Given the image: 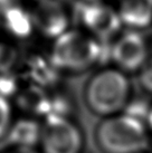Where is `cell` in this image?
Here are the masks:
<instances>
[{"mask_svg": "<svg viewBox=\"0 0 152 153\" xmlns=\"http://www.w3.org/2000/svg\"><path fill=\"white\" fill-rule=\"evenodd\" d=\"M131 89L125 73L118 68H104L86 81L83 101L92 114L105 119L124 111L131 98Z\"/></svg>", "mask_w": 152, "mask_h": 153, "instance_id": "cell-1", "label": "cell"}, {"mask_svg": "<svg viewBox=\"0 0 152 153\" xmlns=\"http://www.w3.org/2000/svg\"><path fill=\"white\" fill-rule=\"evenodd\" d=\"M110 58V46L83 30H67L55 39L51 60L60 72L82 73Z\"/></svg>", "mask_w": 152, "mask_h": 153, "instance_id": "cell-2", "label": "cell"}, {"mask_svg": "<svg viewBox=\"0 0 152 153\" xmlns=\"http://www.w3.org/2000/svg\"><path fill=\"white\" fill-rule=\"evenodd\" d=\"M93 137L101 153H142L150 145L145 123L125 114L100 121L95 125Z\"/></svg>", "mask_w": 152, "mask_h": 153, "instance_id": "cell-3", "label": "cell"}, {"mask_svg": "<svg viewBox=\"0 0 152 153\" xmlns=\"http://www.w3.org/2000/svg\"><path fill=\"white\" fill-rule=\"evenodd\" d=\"M75 19L83 31L103 43L116 36L122 26L118 10L101 0L80 2L75 7Z\"/></svg>", "mask_w": 152, "mask_h": 153, "instance_id": "cell-4", "label": "cell"}, {"mask_svg": "<svg viewBox=\"0 0 152 153\" xmlns=\"http://www.w3.org/2000/svg\"><path fill=\"white\" fill-rule=\"evenodd\" d=\"M39 143L42 153H82L84 136L68 116L51 115L42 125Z\"/></svg>", "mask_w": 152, "mask_h": 153, "instance_id": "cell-5", "label": "cell"}, {"mask_svg": "<svg viewBox=\"0 0 152 153\" xmlns=\"http://www.w3.org/2000/svg\"><path fill=\"white\" fill-rule=\"evenodd\" d=\"M110 58L123 73L140 72L149 59L147 42L139 31L127 30L110 45Z\"/></svg>", "mask_w": 152, "mask_h": 153, "instance_id": "cell-6", "label": "cell"}, {"mask_svg": "<svg viewBox=\"0 0 152 153\" xmlns=\"http://www.w3.org/2000/svg\"><path fill=\"white\" fill-rule=\"evenodd\" d=\"M31 15L35 28H37L45 37L56 39L68 30L69 17L65 8L57 0L38 2Z\"/></svg>", "mask_w": 152, "mask_h": 153, "instance_id": "cell-7", "label": "cell"}, {"mask_svg": "<svg viewBox=\"0 0 152 153\" xmlns=\"http://www.w3.org/2000/svg\"><path fill=\"white\" fill-rule=\"evenodd\" d=\"M120 20L130 30L138 31L152 24V0H121Z\"/></svg>", "mask_w": 152, "mask_h": 153, "instance_id": "cell-8", "label": "cell"}, {"mask_svg": "<svg viewBox=\"0 0 152 153\" xmlns=\"http://www.w3.org/2000/svg\"><path fill=\"white\" fill-rule=\"evenodd\" d=\"M42 126L30 119H21L10 125L7 134L4 136V144L13 148H34V145L40 140Z\"/></svg>", "mask_w": 152, "mask_h": 153, "instance_id": "cell-9", "label": "cell"}, {"mask_svg": "<svg viewBox=\"0 0 152 153\" xmlns=\"http://www.w3.org/2000/svg\"><path fill=\"white\" fill-rule=\"evenodd\" d=\"M2 15L1 25L9 35L19 39H25L33 34L35 28L33 15L28 13L21 6L17 4L13 8L6 10Z\"/></svg>", "mask_w": 152, "mask_h": 153, "instance_id": "cell-10", "label": "cell"}, {"mask_svg": "<svg viewBox=\"0 0 152 153\" xmlns=\"http://www.w3.org/2000/svg\"><path fill=\"white\" fill-rule=\"evenodd\" d=\"M28 75L34 85L46 89L54 86L58 81V69L51 63V58L45 59L40 56H34L28 60Z\"/></svg>", "mask_w": 152, "mask_h": 153, "instance_id": "cell-11", "label": "cell"}, {"mask_svg": "<svg viewBox=\"0 0 152 153\" xmlns=\"http://www.w3.org/2000/svg\"><path fill=\"white\" fill-rule=\"evenodd\" d=\"M18 104L21 108L29 113L44 115L46 117L49 112L51 96L47 95L46 89L31 85L18 95Z\"/></svg>", "mask_w": 152, "mask_h": 153, "instance_id": "cell-12", "label": "cell"}, {"mask_svg": "<svg viewBox=\"0 0 152 153\" xmlns=\"http://www.w3.org/2000/svg\"><path fill=\"white\" fill-rule=\"evenodd\" d=\"M18 93L17 76L10 72L0 73V96L4 98L11 97Z\"/></svg>", "mask_w": 152, "mask_h": 153, "instance_id": "cell-13", "label": "cell"}, {"mask_svg": "<svg viewBox=\"0 0 152 153\" xmlns=\"http://www.w3.org/2000/svg\"><path fill=\"white\" fill-rule=\"evenodd\" d=\"M17 60V51L13 46L0 43V73L10 72Z\"/></svg>", "mask_w": 152, "mask_h": 153, "instance_id": "cell-14", "label": "cell"}, {"mask_svg": "<svg viewBox=\"0 0 152 153\" xmlns=\"http://www.w3.org/2000/svg\"><path fill=\"white\" fill-rule=\"evenodd\" d=\"M11 125V106L7 98L0 96V140L4 139Z\"/></svg>", "mask_w": 152, "mask_h": 153, "instance_id": "cell-15", "label": "cell"}, {"mask_svg": "<svg viewBox=\"0 0 152 153\" xmlns=\"http://www.w3.org/2000/svg\"><path fill=\"white\" fill-rule=\"evenodd\" d=\"M139 82L145 92L152 93V58H149L148 62L141 68Z\"/></svg>", "mask_w": 152, "mask_h": 153, "instance_id": "cell-16", "label": "cell"}, {"mask_svg": "<svg viewBox=\"0 0 152 153\" xmlns=\"http://www.w3.org/2000/svg\"><path fill=\"white\" fill-rule=\"evenodd\" d=\"M18 4V0H0V13Z\"/></svg>", "mask_w": 152, "mask_h": 153, "instance_id": "cell-17", "label": "cell"}, {"mask_svg": "<svg viewBox=\"0 0 152 153\" xmlns=\"http://www.w3.org/2000/svg\"><path fill=\"white\" fill-rule=\"evenodd\" d=\"M6 153H38L34 148H24V146H19V148H13Z\"/></svg>", "mask_w": 152, "mask_h": 153, "instance_id": "cell-18", "label": "cell"}, {"mask_svg": "<svg viewBox=\"0 0 152 153\" xmlns=\"http://www.w3.org/2000/svg\"><path fill=\"white\" fill-rule=\"evenodd\" d=\"M147 123H148V126L152 133V105H151V108H150V112H149V116H148V120H147Z\"/></svg>", "mask_w": 152, "mask_h": 153, "instance_id": "cell-19", "label": "cell"}, {"mask_svg": "<svg viewBox=\"0 0 152 153\" xmlns=\"http://www.w3.org/2000/svg\"><path fill=\"white\" fill-rule=\"evenodd\" d=\"M35 1H37V2H42V1H46V0H35Z\"/></svg>", "mask_w": 152, "mask_h": 153, "instance_id": "cell-20", "label": "cell"}, {"mask_svg": "<svg viewBox=\"0 0 152 153\" xmlns=\"http://www.w3.org/2000/svg\"><path fill=\"white\" fill-rule=\"evenodd\" d=\"M89 1H96V0H89Z\"/></svg>", "mask_w": 152, "mask_h": 153, "instance_id": "cell-21", "label": "cell"}, {"mask_svg": "<svg viewBox=\"0 0 152 153\" xmlns=\"http://www.w3.org/2000/svg\"><path fill=\"white\" fill-rule=\"evenodd\" d=\"M0 26H1V19H0Z\"/></svg>", "mask_w": 152, "mask_h": 153, "instance_id": "cell-22", "label": "cell"}]
</instances>
